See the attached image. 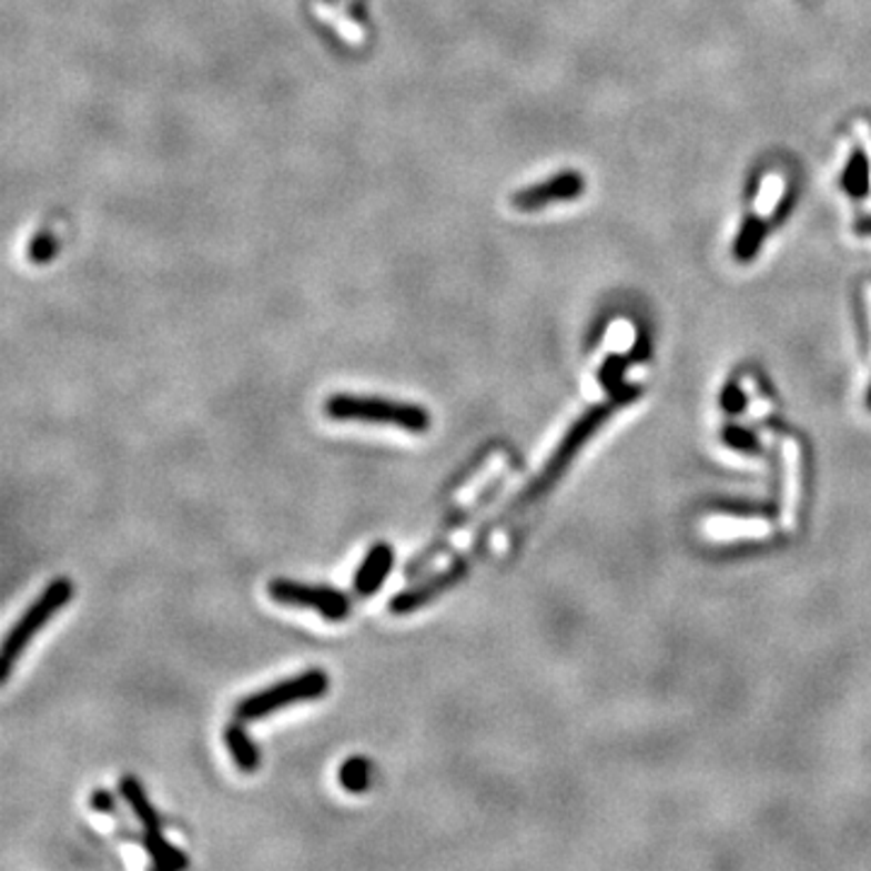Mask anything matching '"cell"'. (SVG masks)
<instances>
[{
  "label": "cell",
  "mask_w": 871,
  "mask_h": 871,
  "mask_svg": "<svg viewBox=\"0 0 871 871\" xmlns=\"http://www.w3.org/2000/svg\"><path fill=\"white\" fill-rule=\"evenodd\" d=\"M119 794L126 801V807L131 811L133 819H136L143 828V833H163V823H160V816L153 809V803L145 794L143 784L133 774H124L119 780Z\"/></svg>",
  "instance_id": "cell-8"
},
{
  "label": "cell",
  "mask_w": 871,
  "mask_h": 871,
  "mask_svg": "<svg viewBox=\"0 0 871 871\" xmlns=\"http://www.w3.org/2000/svg\"><path fill=\"white\" fill-rule=\"evenodd\" d=\"M90 807L95 809L98 813H107V816H119V807L114 797L107 792V789H95V792L90 794Z\"/></svg>",
  "instance_id": "cell-14"
},
{
  "label": "cell",
  "mask_w": 871,
  "mask_h": 871,
  "mask_svg": "<svg viewBox=\"0 0 871 871\" xmlns=\"http://www.w3.org/2000/svg\"><path fill=\"white\" fill-rule=\"evenodd\" d=\"M371 772L373 766L371 760L364 756H354V758H346L340 768V784L344 792L348 794H364L366 789L371 787Z\"/></svg>",
  "instance_id": "cell-11"
},
{
  "label": "cell",
  "mask_w": 871,
  "mask_h": 871,
  "mask_svg": "<svg viewBox=\"0 0 871 871\" xmlns=\"http://www.w3.org/2000/svg\"><path fill=\"white\" fill-rule=\"evenodd\" d=\"M71 598H73L71 579L59 576V579L49 581L44 591L32 600V606L22 612V618L12 625V629L6 635L3 649H0V682L10 680L12 668H16L24 649L30 647V641L42 632L53 615L69 606Z\"/></svg>",
  "instance_id": "cell-2"
},
{
  "label": "cell",
  "mask_w": 871,
  "mask_h": 871,
  "mask_svg": "<svg viewBox=\"0 0 871 871\" xmlns=\"http://www.w3.org/2000/svg\"><path fill=\"white\" fill-rule=\"evenodd\" d=\"M327 690H330V676L323 671V668H307V671L298 676L284 678L270 688L243 697V700L235 705V719L260 721L278 712V709L303 705V702H315Z\"/></svg>",
  "instance_id": "cell-3"
},
{
  "label": "cell",
  "mask_w": 871,
  "mask_h": 871,
  "mask_svg": "<svg viewBox=\"0 0 871 871\" xmlns=\"http://www.w3.org/2000/svg\"><path fill=\"white\" fill-rule=\"evenodd\" d=\"M223 743L227 748V753H231L235 768L240 772H257L262 766V753H260V746L254 743L247 731L240 727V723H227L225 731H223Z\"/></svg>",
  "instance_id": "cell-9"
},
{
  "label": "cell",
  "mask_w": 871,
  "mask_h": 871,
  "mask_svg": "<svg viewBox=\"0 0 871 871\" xmlns=\"http://www.w3.org/2000/svg\"><path fill=\"white\" fill-rule=\"evenodd\" d=\"M59 254V237L49 231H37L27 245V260L37 266L49 264Z\"/></svg>",
  "instance_id": "cell-12"
},
{
  "label": "cell",
  "mask_w": 871,
  "mask_h": 871,
  "mask_svg": "<svg viewBox=\"0 0 871 871\" xmlns=\"http://www.w3.org/2000/svg\"><path fill=\"white\" fill-rule=\"evenodd\" d=\"M581 184L584 182L579 180V174L561 172L553 180L533 184V186H528V190L516 192L512 196V206L516 211H526V213L538 211L543 206L555 204V201H565V199L576 196V194H579V190H581Z\"/></svg>",
  "instance_id": "cell-6"
},
{
  "label": "cell",
  "mask_w": 871,
  "mask_h": 871,
  "mask_svg": "<svg viewBox=\"0 0 871 871\" xmlns=\"http://www.w3.org/2000/svg\"><path fill=\"white\" fill-rule=\"evenodd\" d=\"M395 567V549L387 543H375L361 559L354 574V594L358 598H371L381 591L387 576Z\"/></svg>",
  "instance_id": "cell-7"
},
{
  "label": "cell",
  "mask_w": 871,
  "mask_h": 871,
  "mask_svg": "<svg viewBox=\"0 0 871 871\" xmlns=\"http://www.w3.org/2000/svg\"><path fill=\"white\" fill-rule=\"evenodd\" d=\"M465 576H467V559H455L446 571H438L432 576V579L419 581V584L405 588V591L395 594L387 610H391L393 615L417 612L424 606H428V602H434L438 596L450 591L453 586H458Z\"/></svg>",
  "instance_id": "cell-5"
},
{
  "label": "cell",
  "mask_w": 871,
  "mask_h": 871,
  "mask_svg": "<svg viewBox=\"0 0 871 871\" xmlns=\"http://www.w3.org/2000/svg\"><path fill=\"white\" fill-rule=\"evenodd\" d=\"M784 458H787V470H789V492H787V526H792V508L797 512V492H799V450L797 444L787 440L784 444Z\"/></svg>",
  "instance_id": "cell-13"
},
{
  "label": "cell",
  "mask_w": 871,
  "mask_h": 871,
  "mask_svg": "<svg viewBox=\"0 0 871 871\" xmlns=\"http://www.w3.org/2000/svg\"><path fill=\"white\" fill-rule=\"evenodd\" d=\"M139 842L143 845L145 854H149V860L158 869L178 871V869L190 867V857H186L178 845H172L170 840H165L163 833H141Z\"/></svg>",
  "instance_id": "cell-10"
},
{
  "label": "cell",
  "mask_w": 871,
  "mask_h": 871,
  "mask_svg": "<svg viewBox=\"0 0 871 871\" xmlns=\"http://www.w3.org/2000/svg\"><path fill=\"white\" fill-rule=\"evenodd\" d=\"M325 414L334 422L385 424L407 434H426L432 428V414L422 405L378 395L337 393L325 399Z\"/></svg>",
  "instance_id": "cell-1"
},
{
  "label": "cell",
  "mask_w": 871,
  "mask_h": 871,
  "mask_svg": "<svg viewBox=\"0 0 871 871\" xmlns=\"http://www.w3.org/2000/svg\"><path fill=\"white\" fill-rule=\"evenodd\" d=\"M266 594H270V598L278 602V606L315 610L320 618H325L327 622H342L352 615V600H348V596L342 594L340 588H332V586H313L291 579H274L270 586H266Z\"/></svg>",
  "instance_id": "cell-4"
}]
</instances>
